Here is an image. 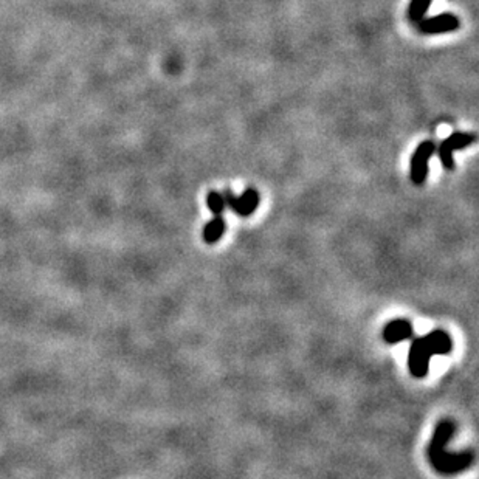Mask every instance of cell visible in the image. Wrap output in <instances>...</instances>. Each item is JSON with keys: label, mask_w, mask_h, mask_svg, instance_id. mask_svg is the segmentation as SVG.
Returning a JSON list of instances; mask_svg holds the SVG:
<instances>
[{"label": "cell", "mask_w": 479, "mask_h": 479, "mask_svg": "<svg viewBox=\"0 0 479 479\" xmlns=\"http://www.w3.org/2000/svg\"><path fill=\"white\" fill-rule=\"evenodd\" d=\"M416 27L422 35H444V33L458 31L461 28V21L456 15L442 12L433 17H424L416 24Z\"/></svg>", "instance_id": "obj_6"}, {"label": "cell", "mask_w": 479, "mask_h": 479, "mask_svg": "<svg viewBox=\"0 0 479 479\" xmlns=\"http://www.w3.org/2000/svg\"><path fill=\"white\" fill-rule=\"evenodd\" d=\"M207 207L209 208V211H211L214 216H220L224 214L225 211V199H224V194L219 193V191H209L207 194Z\"/></svg>", "instance_id": "obj_11"}, {"label": "cell", "mask_w": 479, "mask_h": 479, "mask_svg": "<svg viewBox=\"0 0 479 479\" xmlns=\"http://www.w3.org/2000/svg\"><path fill=\"white\" fill-rule=\"evenodd\" d=\"M456 425L448 419L437 424L433 437L426 447V456L437 473L458 475L471 467L475 462V453L471 450L453 453L447 450V444L455 435Z\"/></svg>", "instance_id": "obj_1"}, {"label": "cell", "mask_w": 479, "mask_h": 479, "mask_svg": "<svg viewBox=\"0 0 479 479\" xmlns=\"http://www.w3.org/2000/svg\"><path fill=\"white\" fill-rule=\"evenodd\" d=\"M475 141H476L475 132H461V130H458V132H453L451 135H448L447 139L441 141L439 146H436L437 157H439V160H441L442 166L447 171L455 169L456 168L455 153L471 146Z\"/></svg>", "instance_id": "obj_2"}, {"label": "cell", "mask_w": 479, "mask_h": 479, "mask_svg": "<svg viewBox=\"0 0 479 479\" xmlns=\"http://www.w3.org/2000/svg\"><path fill=\"white\" fill-rule=\"evenodd\" d=\"M412 336V324L408 320L397 318L390 321L383 329V340L390 345H397L400 341L410 340Z\"/></svg>", "instance_id": "obj_7"}, {"label": "cell", "mask_w": 479, "mask_h": 479, "mask_svg": "<svg viewBox=\"0 0 479 479\" xmlns=\"http://www.w3.org/2000/svg\"><path fill=\"white\" fill-rule=\"evenodd\" d=\"M222 194H224L227 208L241 218H248L259 208L261 195L258 189L254 188H247L239 195H236L232 189H225Z\"/></svg>", "instance_id": "obj_4"}, {"label": "cell", "mask_w": 479, "mask_h": 479, "mask_svg": "<svg viewBox=\"0 0 479 479\" xmlns=\"http://www.w3.org/2000/svg\"><path fill=\"white\" fill-rule=\"evenodd\" d=\"M431 357L433 354L430 352L428 346H426L424 337L412 340L408 354V369L411 376L416 378H424L430 371Z\"/></svg>", "instance_id": "obj_5"}, {"label": "cell", "mask_w": 479, "mask_h": 479, "mask_svg": "<svg viewBox=\"0 0 479 479\" xmlns=\"http://www.w3.org/2000/svg\"><path fill=\"white\" fill-rule=\"evenodd\" d=\"M225 229H227V224H225V219L224 216H214V218L205 224L202 229V238L203 242H207L208 245H213L216 242H219L222 238H224L225 234Z\"/></svg>", "instance_id": "obj_9"}, {"label": "cell", "mask_w": 479, "mask_h": 479, "mask_svg": "<svg viewBox=\"0 0 479 479\" xmlns=\"http://www.w3.org/2000/svg\"><path fill=\"white\" fill-rule=\"evenodd\" d=\"M433 0H411L408 6V17L412 24H417L426 17V11L430 10Z\"/></svg>", "instance_id": "obj_10"}, {"label": "cell", "mask_w": 479, "mask_h": 479, "mask_svg": "<svg viewBox=\"0 0 479 479\" xmlns=\"http://www.w3.org/2000/svg\"><path fill=\"white\" fill-rule=\"evenodd\" d=\"M426 346H428L433 356H447L453 349L451 337L445 331L436 329L424 337Z\"/></svg>", "instance_id": "obj_8"}, {"label": "cell", "mask_w": 479, "mask_h": 479, "mask_svg": "<svg viewBox=\"0 0 479 479\" xmlns=\"http://www.w3.org/2000/svg\"><path fill=\"white\" fill-rule=\"evenodd\" d=\"M436 153V143L425 140L415 149L410 162V179L416 186H422L428 177V166L433 154Z\"/></svg>", "instance_id": "obj_3"}]
</instances>
